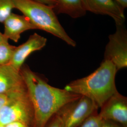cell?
Here are the masks:
<instances>
[{"label": "cell", "mask_w": 127, "mask_h": 127, "mask_svg": "<svg viewBox=\"0 0 127 127\" xmlns=\"http://www.w3.org/2000/svg\"><path fill=\"white\" fill-rule=\"evenodd\" d=\"M20 72L33 109V127H46L63 106L82 96L51 86L27 65L23 64Z\"/></svg>", "instance_id": "obj_1"}, {"label": "cell", "mask_w": 127, "mask_h": 127, "mask_svg": "<svg viewBox=\"0 0 127 127\" xmlns=\"http://www.w3.org/2000/svg\"><path fill=\"white\" fill-rule=\"evenodd\" d=\"M117 72L113 64L104 59L94 72L86 77L70 82L64 89L86 96L99 108L112 95L118 92L115 82Z\"/></svg>", "instance_id": "obj_2"}, {"label": "cell", "mask_w": 127, "mask_h": 127, "mask_svg": "<svg viewBox=\"0 0 127 127\" xmlns=\"http://www.w3.org/2000/svg\"><path fill=\"white\" fill-rule=\"evenodd\" d=\"M12 1L15 9L27 17L36 29L51 33L69 45L76 46L75 41L68 35L60 24L52 7L34 0H12Z\"/></svg>", "instance_id": "obj_3"}, {"label": "cell", "mask_w": 127, "mask_h": 127, "mask_svg": "<svg viewBox=\"0 0 127 127\" xmlns=\"http://www.w3.org/2000/svg\"><path fill=\"white\" fill-rule=\"evenodd\" d=\"M33 109L26 89L10 93L7 103L0 110V125L21 122L33 127Z\"/></svg>", "instance_id": "obj_4"}, {"label": "cell", "mask_w": 127, "mask_h": 127, "mask_svg": "<svg viewBox=\"0 0 127 127\" xmlns=\"http://www.w3.org/2000/svg\"><path fill=\"white\" fill-rule=\"evenodd\" d=\"M98 109L89 98L82 95L76 100L64 105L57 114L62 127H79Z\"/></svg>", "instance_id": "obj_5"}, {"label": "cell", "mask_w": 127, "mask_h": 127, "mask_svg": "<svg viewBox=\"0 0 127 127\" xmlns=\"http://www.w3.org/2000/svg\"><path fill=\"white\" fill-rule=\"evenodd\" d=\"M116 26V31L109 36L104 59L111 61L118 71L127 67V31L124 24Z\"/></svg>", "instance_id": "obj_6"}, {"label": "cell", "mask_w": 127, "mask_h": 127, "mask_svg": "<svg viewBox=\"0 0 127 127\" xmlns=\"http://www.w3.org/2000/svg\"><path fill=\"white\" fill-rule=\"evenodd\" d=\"M98 115L105 121H111L127 127V98L119 92L112 95L100 107Z\"/></svg>", "instance_id": "obj_7"}, {"label": "cell", "mask_w": 127, "mask_h": 127, "mask_svg": "<svg viewBox=\"0 0 127 127\" xmlns=\"http://www.w3.org/2000/svg\"><path fill=\"white\" fill-rule=\"evenodd\" d=\"M86 11L93 13L107 15L115 21L116 25L124 24V9L115 0H82Z\"/></svg>", "instance_id": "obj_8"}, {"label": "cell", "mask_w": 127, "mask_h": 127, "mask_svg": "<svg viewBox=\"0 0 127 127\" xmlns=\"http://www.w3.org/2000/svg\"><path fill=\"white\" fill-rule=\"evenodd\" d=\"M47 42V39L44 37L34 33L25 42L18 47L16 46L9 65L20 71L27 57L32 52L43 48Z\"/></svg>", "instance_id": "obj_9"}, {"label": "cell", "mask_w": 127, "mask_h": 127, "mask_svg": "<svg viewBox=\"0 0 127 127\" xmlns=\"http://www.w3.org/2000/svg\"><path fill=\"white\" fill-rule=\"evenodd\" d=\"M26 89L20 71L10 65H0V95H8Z\"/></svg>", "instance_id": "obj_10"}, {"label": "cell", "mask_w": 127, "mask_h": 127, "mask_svg": "<svg viewBox=\"0 0 127 127\" xmlns=\"http://www.w3.org/2000/svg\"><path fill=\"white\" fill-rule=\"evenodd\" d=\"M3 34L8 40L18 42L21 34L25 31L36 29L29 19L24 15L12 13L4 22Z\"/></svg>", "instance_id": "obj_11"}, {"label": "cell", "mask_w": 127, "mask_h": 127, "mask_svg": "<svg viewBox=\"0 0 127 127\" xmlns=\"http://www.w3.org/2000/svg\"><path fill=\"white\" fill-rule=\"evenodd\" d=\"M57 4L53 9L56 14H65L73 18L85 15L86 11L82 0H56Z\"/></svg>", "instance_id": "obj_12"}, {"label": "cell", "mask_w": 127, "mask_h": 127, "mask_svg": "<svg viewBox=\"0 0 127 127\" xmlns=\"http://www.w3.org/2000/svg\"><path fill=\"white\" fill-rule=\"evenodd\" d=\"M16 46L11 45L8 41L0 43V65H9Z\"/></svg>", "instance_id": "obj_13"}, {"label": "cell", "mask_w": 127, "mask_h": 127, "mask_svg": "<svg viewBox=\"0 0 127 127\" xmlns=\"http://www.w3.org/2000/svg\"><path fill=\"white\" fill-rule=\"evenodd\" d=\"M15 9L12 0H0V23H3Z\"/></svg>", "instance_id": "obj_14"}, {"label": "cell", "mask_w": 127, "mask_h": 127, "mask_svg": "<svg viewBox=\"0 0 127 127\" xmlns=\"http://www.w3.org/2000/svg\"><path fill=\"white\" fill-rule=\"evenodd\" d=\"M104 120L97 113L91 115L79 127H101Z\"/></svg>", "instance_id": "obj_15"}, {"label": "cell", "mask_w": 127, "mask_h": 127, "mask_svg": "<svg viewBox=\"0 0 127 127\" xmlns=\"http://www.w3.org/2000/svg\"><path fill=\"white\" fill-rule=\"evenodd\" d=\"M46 127H62L61 120L57 114H55L51 118Z\"/></svg>", "instance_id": "obj_16"}, {"label": "cell", "mask_w": 127, "mask_h": 127, "mask_svg": "<svg viewBox=\"0 0 127 127\" xmlns=\"http://www.w3.org/2000/svg\"><path fill=\"white\" fill-rule=\"evenodd\" d=\"M4 127H32V126L25 123L13 122L4 125Z\"/></svg>", "instance_id": "obj_17"}, {"label": "cell", "mask_w": 127, "mask_h": 127, "mask_svg": "<svg viewBox=\"0 0 127 127\" xmlns=\"http://www.w3.org/2000/svg\"><path fill=\"white\" fill-rule=\"evenodd\" d=\"M41 3L48 5L54 9L57 4L56 0H34Z\"/></svg>", "instance_id": "obj_18"}, {"label": "cell", "mask_w": 127, "mask_h": 127, "mask_svg": "<svg viewBox=\"0 0 127 127\" xmlns=\"http://www.w3.org/2000/svg\"><path fill=\"white\" fill-rule=\"evenodd\" d=\"M101 127H124L117 123L111 121H105Z\"/></svg>", "instance_id": "obj_19"}, {"label": "cell", "mask_w": 127, "mask_h": 127, "mask_svg": "<svg viewBox=\"0 0 127 127\" xmlns=\"http://www.w3.org/2000/svg\"><path fill=\"white\" fill-rule=\"evenodd\" d=\"M9 94L0 95V110L2 108L8 101L9 98Z\"/></svg>", "instance_id": "obj_20"}, {"label": "cell", "mask_w": 127, "mask_h": 127, "mask_svg": "<svg viewBox=\"0 0 127 127\" xmlns=\"http://www.w3.org/2000/svg\"><path fill=\"white\" fill-rule=\"evenodd\" d=\"M124 9L127 7V0H115Z\"/></svg>", "instance_id": "obj_21"}, {"label": "cell", "mask_w": 127, "mask_h": 127, "mask_svg": "<svg viewBox=\"0 0 127 127\" xmlns=\"http://www.w3.org/2000/svg\"><path fill=\"white\" fill-rule=\"evenodd\" d=\"M8 40H9L4 36L3 33H2L1 32H0V43L3 41H8Z\"/></svg>", "instance_id": "obj_22"}, {"label": "cell", "mask_w": 127, "mask_h": 127, "mask_svg": "<svg viewBox=\"0 0 127 127\" xmlns=\"http://www.w3.org/2000/svg\"><path fill=\"white\" fill-rule=\"evenodd\" d=\"M0 127H4V125H0Z\"/></svg>", "instance_id": "obj_23"}]
</instances>
